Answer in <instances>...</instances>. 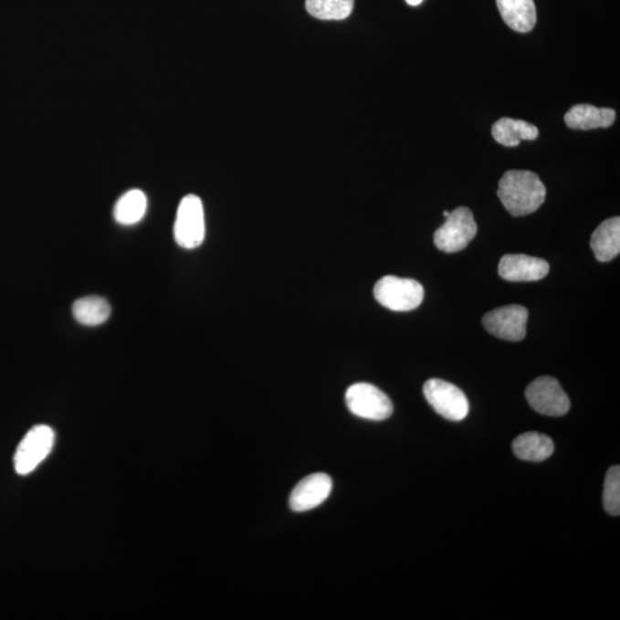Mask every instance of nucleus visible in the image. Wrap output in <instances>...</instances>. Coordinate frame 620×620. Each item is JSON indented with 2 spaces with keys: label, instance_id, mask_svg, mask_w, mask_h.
<instances>
[{
  "label": "nucleus",
  "instance_id": "nucleus-1",
  "mask_svg": "<svg viewBox=\"0 0 620 620\" xmlns=\"http://www.w3.org/2000/svg\"><path fill=\"white\" fill-rule=\"evenodd\" d=\"M498 195L512 216H525L545 203L546 187L537 173L510 171L499 180Z\"/></svg>",
  "mask_w": 620,
  "mask_h": 620
},
{
  "label": "nucleus",
  "instance_id": "nucleus-2",
  "mask_svg": "<svg viewBox=\"0 0 620 620\" xmlns=\"http://www.w3.org/2000/svg\"><path fill=\"white\" fill-rule=\"evenodd\" d=\"M373 296L382 306L394 311H410L421 306L424 288L412 278L385 276L373 289Z\"/></svg>",
  "mask_w": 620,
  "mask_h": 620
},
{
  "label": "nucleus",
  "instance_id": "nucleus-3",
  "mask_svg": "<svg viewBox=\"0 0 620 620\" xmlns=\"http://www.w3.org/2000/svg\"><path fill=\"white\" fill-rule=\"evenodd\" d=\"M173 235L176 243L185 249L197 248L204 243L206 235L204 205L197 195L189 194L182 199L177 209Z\"/></svg>",
  "mask_w": 620,
  "mask_h": 620
},
{
  "label": "nucleus",
  "instance_id": "nucleus-4",
  "mask_svg": "<svg viewBox=\"0 0 620 620\" xmlns=\"http://www.w3.org/2000/svg\"><path fill=\"white\" fill-rule=\"evenodd\" d=\"M477 231L478 226L470 209L457 207L446 217L445 225L436 231V247L445 253L462 251L476 237Z\"/></svg>",
  "mask_w": 620,
  "mask_h": 620
},
{
  "label": "nucleus",
  "instance_id": "nucleus-5",
  "mask_svg": "<svg viewBox=\"0 0 620 620\" xmlns=\"http://www.w3.org/2000/svg\"><path fill=\"white\" fill-rule=\"evenodd\" d=\"M423 394L436 413L448 421L459 422L469 414V401L467 395L443 379L434 378L424 384Z\"/></svg>",
  "mask_w": 620,
  "mask_h": 620
},
{
  "label": "nucleus",
  "instance_id": "nucleus-6",
  "mask_svg": "<svg viewBox=\"0 0 620 620\" xmlns=\"http://www.w3.org/2000/svg\"><path fill=\"white\" fill-rule=\"evenodd\" d=\"M346 404L355 416L370 421H384L394 414V404L389 396L368 383L352 385L346 392Z\"/></svg>",
  "mask_w": 620,
  "mask_h": 620
},
{
  "label": "nucleus",
  "instance_id": "nucleus-7",
  "mask_svg": "<svg viewBox=\"0 0 620 620\" xmlns=\"http://www.w3.org/2000/svg\"><path fill=\"white\" fill-rule=\"evenodd\" d=\"M56 435L52 427L36 426L22 439L15 455V468L17 474L26 476L50 455L55 445Z\"/></svg>",
  "mask_w": 620,
  "mask_h": 620
},
{
  "label": "nucleus",
  "instance_id": "nucleus-8",
  "mask_svg": "<svg viewBox=\"0 0 620 620\" xmlns=\"http://www.w3.org/2000/svg\"><path fill=\"white\" fill-rule=\"evenodd\" d=\"M526 400L535 412L546 416H564L570 410V399L554 377L535 379L525 391Z\"/></svg>",
  "mask_w": 620,
  "mask_h": 620
},
{
  "label": "nucleus",
  "instance_id": "nucleus-9",
  "mask_svg": "<svg viewBox=\"0 0 620 620\" xmlns=\"http://www.w3.org/2000/svg\"><path fill=\"white\" fill-rule=\"evenodd\" d=\"M529 310L523 306L511 305L498 308L486 314L483 324L493 336L503 341L520 342L526 336Z\"/></svg>",
  "mask_w": 620,
  "mask_h": 620
},
{
  "label": "nucleus",
  "instance_id": "nucleus-10",
  "mask_svg": "<svg viewBox=\"0 0 620 620\" xmlns=\"http://www.w3.org/2000/svg\"><path fill=\"white\" fill-rule=\"evenodd\" d=\"M548 273L550 265L546 260L525 254H507L499 265V275L508 282H535Z\"/></svg>",
  "mask_w": 620,
  "mask_h": 620
},
{
  "label": "nucleus",
  "instance_id": "nucleus-11",
  "mask_svg": "<svg viewBox=\"0 0 620 620\" xmlns=\"http://www.w3.org/2000/svg\"><path fill=\"white\" fill-rule=\"evenodd\" d=\"M332 490L331 477L314 474L306 477L294 488L289 497V507L296 512L314 510L322 505Z\"/></svg>",
  "mask_w": 620,
  "mask_h": 620
},
{
  "label": "nucleus",
  "instance_id": "nucleus-12",
  "mask_svg": "<svg viewBox=\"0 0 620 620\" xmlns=\"http://www.w3.org/2000/svg\"><path fill=\"white\" fill-rule=\"evenodd\" d=\"M615 120L613 109H599L593 105H575L564 116L566 126L574 131L609 128Z\"/></svg>",
  "mask_w": 620,
  "mask_h": 620
},
{
  "label": "nucleus",
  "instance_id": "nucleus-13",
  "mask_svg": "<svg viewBox=\"0 0 620 620\" xmlns=\"http://www.w3.org/2000/svg\"><path fill=\"white\" fill-rule=\"evenodd\" d=\"M503 21L517 33H530L537 24L534 0H497Z\"/></svg>",
  "mask_w": 620,
  "mask_h": 620
},
{
  "label": "nucleus",
  "instance_id": "nucleus-14",
  "mask_svg": "<svg viewBox=\"0 0 620 620\" xmlns=\"http://www.w3.org/2000/svg\"><path fill=\"white\" fill-rule=\"evenodd\" d=\"M591 247L597 260L609 262L620 252V218L611 217L602 222L592 235Z\"/></svg>",
  "mask_w": 620,
  "mask_h": 620
},
{
  "label": "nucleus",
  "instance_id": "nucleus-15",
  "mask_svg": "<svg viewBox=\"0 0 620 620\" xmlns=\"http://www.w3.org/2000/svg\"><path fill=\"white\" fill-rule=\"evenodd\" d=\"M554 441L539 432H526L512 443L516 457L529 462L545 461L554 453Z\"/></svg>",
  "mask_w": 620,
  "mask_h": 620
},
{
  "label": "nucleus",
  "instance_id": "nucleus-16",
  "mask_svg": "<svg viewBox=\"0 0 620 620\" xmlns=\"http://www.w3.org/2000/svg\"><path fill=\"white\" fill-rule=\"evenodd\" d=\"M492 135L499 144L508 147L519 146L521 141H534L539 136L534 124L510 118L499 119L493 124Z\"/></svg>",
  "mask_w": 620,
  "mask_h": 620
},
{
  "label": "nucleus",
  "instance_id": "nucleus-17",
  "mask_svg": "<svg viewBox=\"0 0 620 620\" xmlns=\"http://www.w3.org/2000/svg\"><path fill=\"white\" fill-rule=\"evenodd\" d=\"M110 306L106 299L97 296L84 297L73 305L76 322L86 327H98L105 323L110 316Z\"/></svg>",
  "mask_w": 620,
  "mask_h": 620
},
{
  "label": "nucleus",
  "instance_id": "nucleus-18",
  "mask_svg": "<svg viewBox=\"0 0 620 620\" xmlns=\"http://www.w3.org/2000/svg\"><path fill=\"white\" fill-rule=\"evenodd\" d=\"M147 209V198L141 190H131L124 194L114 207L115 221L121 226H133L142 220Z\"/></svg>",
  "mask_w": 620,
  "mask_h": 620
},
{
  "label": "nucleus",
  "instance_id": "nucleus-19",
  "mask_svg": "<svg viewBox=\"0 0 620 620\" xmlns=\"http://www.w3.org/2000/svg\"><path fill=\"white\" fill-rule=\"evenodd\" d=\"M355 0H306V10L320 20H345L353 12Z\"/></svg>",
  "mask_w": 620,
  "mask_h": 620
},
{
  "label": "nucleus",
  "instance_id": "nucleus-20",
  "mask_svg": "<svg viewBox=\"0 0 620 620\" xmlns=\"http://www.w3.org/2000/svg\"><path fill=\"white\" fill-rule=\"evenodd\" d=\"M604 510L611 516L620 514V468L611 467L604 479Z\"/></svg>",
  "mask_w": 620,
  "mask_h": 620
},
{
  "label": "nucleus",
  "instance_id": "nucleus-21",
  "mask_svg": "<svg viewBox=\"0 0 620 620\" xmlns=\"http://www.w3.org/2000/svg\"><path fill=\"white\" fill-rule=\"evenodd\" d=\"M405 2H407L410 6H417L419 4L423 3V0H405Z\"/></svg>",
  "mask_w": 620,
  "mask_h": 620
},
{
  "label": "nucleus",
  "instance_id": "nucleus-22",
  "mask_svg": "<svg viewBox=\"0 0 620 620\" xmlns=\"http://www.w3.org/2000/svg\"><path fill=\"white\" fill-rule=\"evenodd\" d=\"M449 213H450V212H448V211H445V212H444L445 217H447V216L449 215Z\"/></svg>",
  "mask_w": 620,
  "mask_h": 620
}]
</instances>
